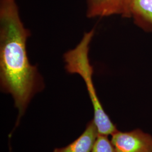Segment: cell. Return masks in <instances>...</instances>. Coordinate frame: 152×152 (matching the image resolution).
<instances>
[{"label":"cell","instance_id":"3","mask_svg":"<svg viewBox=\"0 0 152 152\" xmlns=\"http://www.w3.org/2000/svg\"><path fill=\"white\" fill-rule=\"evenodd\" d=\"M116 152H152V136L140 129L118 130L111 135Z\"/></svg>","mask_w":152,"mask_h":152},{"label":"cell","instance_id":"2","mask_svg":"<svg viewBox=\"0 0 152 152\" xmlns=\"http://www.w3.org/2000/svg\"><path fill=\"white\" fill-rule=\"evenodd\" d=\"M94 71L85 69L82 71L80 76L85 83L87 92L92 103L94 110L93 121L97 129L99 135L111 136L118 130L104 109L98 98L94 85L92 77Z\"/></svg>","mask_w":152,"mask_h":152},{"label":"cell","instance_id":"6","mask_svg":"<svg viewBox=\"0 0 152 152\" xmlns=\"http://www.w3.org/2000/svg\"><path fill=\"white\" fill-rule=\"evenodd\" d=\"M129 16L152 24V0H126Z\"/></svg>","mask_w":152,"mask_h":152},{"label":"cell","instance_id":"1","mask_svg":"<svg viewBox=\"0 0 152 152\" xmlns=\"http://www.w3.org/2000/svg\"><path fill=\"white\" fill-rule=\"evenodd\" d=\"M30 35L16 0H0V86L2 92L12 96L18 110L15 127L33 97L45 88L37 66L28 58L27 41Z\"/></svg>","mask_w":152,"mask_h":152},{"label":"cell","instance_id":"7","mask_svg":"<svg viewBox=\"0 0 152 152\" xmlns=\"http://www.w3.org/2000/svg\"><path fill=\"white\" fill-rule=\"evenodd\" d=\"M91 152H116L108 136L98 135Z\"/></svg>","mask_w":152,"mask_h":152},{"label":"cell","instance_id":"4","mask_svg":"<svg viewBox=\"0 0 152 152\" xmlns=\"http://www.w3.org/2000/svg\"><path fill=\"white\" fill-rule=\"evenodd\" d=\"M114 14L128 16L126 0H87L88 18Z\"/></svg>","mask_w":152,"mask_h":152},{"label":"cell","instance_id":"5","mask_svg":"<svg viewBox=\"0 0 152 152\" xmlns=\"http://www.w3.org/2000/svg\"><path fill=\"white\" fill-rule=\"evenodd\" d=\"M98 135L95 125L91 120L81 135L75 141L65 147L56 148L53 152H91Z\"/></svg>","mask_w":152,"mask_h":152}]
</instances>
